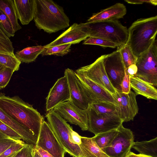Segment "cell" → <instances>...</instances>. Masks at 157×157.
Listing matches in <instances>:
<instances>
[{"label":"cell","mask_w":157,"mask_h":157,"mask_svg":"<svg viewBox=\"0 0 157 157\" xmlns=\"http://www.w3.org/2000/svg\"><path fill=\"white\" fill-rule=\"evenodd\" d=\"M0 108L14 121L38 138L44 118L32 105L18 96L10 97L1 93Z\"/></svg>","instance_id":"6da1fadb"},{"label":"cell","mask_w":157,"mask_h":157,"mask_svg":"<svg viewBox=\"0 0 157 157\" xmlns=\"http://www.w3.org/2000/svg\"><path fill=\"white\" fill-rule=\"evenodd\" d=\"M35 2L33 20L40 30L50 34L69 26L70 20L62 7L52 0H35Z\"/></svg>","instance_id":"7a4b0ae2"},{"label":"cell","mask_w":157,"mask_h":157,"mask_svg":"<svg viewBox=\"0 0 157 157\" xmlns=\"http://www.w3.org/2000/svg\"><path fill=\"white\" fill-rule=\"evenodd\" d=\"M127 43L134 55L138 58L148 50L157 33V16L138 19L128 29Z\"/></svg>","instance_id":"3957f363"},{"label":"cell","mask_w":157,"mask_h":157,"mask_svg":"<svg viewBox=\"0 0 157 157\" xmlns=\"http://www.w3.org/2000/svg\"><path fill=\"white\" fill-rule=\"evenodd\" d=\"M86 23L89 37H97L112 42L116 44L117 48L127 42L128 29L118 20H105Z\"/></svg>","instance_id":"277c9868"},{"label":"cell","mask_w":157,"mask_h":157,"mask_svg":"<svg viewBox=\"0 0 157 157\" xmlns=\"http://www.w3.org/2000/svg\"><path fill=\"white\" fill-rule=\"evenodd\" d=\"M46 117L49 127L66 152L73 157H85L79 146L71 142L73 129L67 121L53 110L48 112Z\"/></svg>","instance_id":"5b68a950"},{"label":"cell","mask_w":157,"mask_h":157,"mask_svg":"<svg viewBox=\"0 0 157 157\" xmlns=\"http://www.w3.org/2000/svg\"><path fill=\"white\" fill-rule=\"evenodd\" d=\"M157 40H155L149 48L137 58V70L135 76L157 86Z\"/></svg>","instance_id":"8992f818"},{"label":"cell","mask_w":157,"mask_h":157,"mask_svg":"<svg viewBox=\"0 0 157 157\" xmlns=\"http://www.w3.org/2000/svg\"><path fill=\"white\" fill-rule=\"evenodd\" d=\"M123 122L117 114L98 113L90 106L88 109V130L95 135L117 129Z\"/></svg>","instance_id":"52a82bcc"},{"label":"cell","mask_w":157,"mask_h":157,"mask_svg":"<svg viewBox=\"0 0 157 157\" xmlns=\"http://www.w3.org/2000/svg\"><path fill=\"white\" fill-rule=\"evenodd\" d=\"M104 68L111 83L116 91L121 92V85L125 68L119 49L112 53L103 55Z\"/></svg>","instance_id":"ba28073f"},{"label":"cell","mask_w":157,"mask_h":157,"mask_svg":"<svg viewBox=\"0 0 157 157\" xmlns=\"http://www.w3.org/2000/svg\"><path fill=\"white\" fill-rule=\"evenodd\" d=\"M117 130L118 133L109 146L102 150L109 157H127L134 142L133 133L122 124Z\"/></svg>","instance_id":"9c48e42d"},{"label":"cell","mask_w":157,"mask_h":157,"mask_svg":"<svg viewBox=\"0 0 157 157\" xmlns=\"http://www.w3.org/2000/svg\"><path fill=\"white\" fill-rule=\"evenodd\" d=\"M103 55L92 64L81 67L75 72H80L111 94H115V89L108 77L103 62Z\"/></svg>","instance_id":"30bf717a"},{"label":"cell","mask_w":157,"mask_h":157,"mask_svg":"<svg viewBox=\"0 0 157 157\" xmlns=\"http://www.w3.org/2000/svg\"><path fill=\"white\" fill-rule=\"evenodd\" d=\"M88 109H81L69 100L58 105L53 110L66 121L78 125L84 131L88 130Z\"/></svg>","instance_id":"8fae6325"},{"label":"cell","mask_w":157,"mask_h":157,"mask_svg":"<svg viewBox=\"0 0 157 157\" xmlns=\"http://www.w3.org/2000/svg\"><path fill=\"white\" fill-rule=\"evenodd\" d=\"M112 95L119 116L123 122L133 121L139 110L135 93L131 90L128 94L116 91Z\"/></svg>","instance_id":"7c38bea8"},{"label":"cell","mask_w":157,"mask_h":157,"mask_svg":"<svg viewBox=\"0 0 157 157\" xmlns=\"http://www.w3.org/2000/svg\"><path fill=\"white\" fill-rule=\"evenodd\" d=\"M53 157H64L66 151L59 142L48 123L44 121L36 146Z\"/></svg>","instance_id":"4fadbf2b"},{"label":"cell","mask_w":157,"mask_h":157,"mask_svg":"<svg viewBox=\"0 0 157 157\" xmlns=\"http://www.w3.org/2000/svg\"><path fill=\"white\" fill-rule=\"evenodd\" d=\"M69 88L70 99L79 108L87 109L91 102L84 90L75 71L67 68L64 71Z\"/></svg>","instance_id":"5bb4252c"},{"label":"cell","mask_w":157,"mask_h":157,"mask_svg":"<svg viewBox=\"0 0 157 157\" xmlns=\"http://www.w3.org/2000/svg\"><path fill=\"white\" fill-rule=\"evenodd\" d=\"M46 110L50 111L59 104L70 99L68 83L66 77L59 78L50 90L46 98Z\"/></svg>","instance_id":"9a60e30c"},{"label":"cell","mask_w":157,"mask_h":157,"mask_svg":"<svg viewBox=\"0 0 157 157\" xmlns=\"http://www.w3.org/2000/svg\"><path fill=\"white\" fill-rule=\"evenodd\" d=\"M88 37L86 23H75L55 40L44 47L47 48L66 44H78Z\"/></svg>","instance_id":"2e32d148"},{"label":"cell","mask_w":157,"mask_h":157,"mask_svg":"<svg viewBox=\"0 0 157 157\" xmlns=\"http://www.w3.org/2000/svg\"><path fill=\"white\" fill-rule=\"evenodd\" d=\"M75 72L81 82L85 93L91 103L108 102L115 104L114 98L112 94L82 73L76 72Z\"/></svg>","instance_id":"e0dca14e"},{"label":"cell","mask_w":157,"mask_h":157,"mask_svg":"<svg viewBox=\"0 0 157 157\" xmlns=\"http://www.w3.org/2000/svg\"><path fill=\"white\" fill-rule=\"evenodd\" d=\"M127 13V9L123 4L117 3L99 12L93 14L87 22L105 20H118L123 18Z\"/></svg>","instance_id":"ac0fdd59"},{"label":"cell","mask_w":157,"mask_h":157,"mask_svg":"<svg viewBox=\"0 0 157 157\" xmlns=\"http://www.w3.org/2000/svg\"><path fill=\"white\" fill-rule=\"evenodd\" d=\"M0 121L18 133L25 143L36 145L38 138L28 129L14 121L0 108Z\"/></svg>","instance_id":"d6986e66"},{"label":"cell","mask_w":157,"mask_h":157,"mask_svg":"<svg viewBox=\"0 0 157 157\" xmlns=\"http://www.w3.org/2000/svg\"><path fill=\"white\" fill-rule=\"evenodd\" d=\"M18 19L23 25H28L34 16L35 0H14Z\"/></svg>","instance_id":"ffe728a7"},{"label":"cell","mask_w":157,"mask_h":157,"mask_svg":"<svg viewBox=\"0 0 157 157\" xmlns=\"http://www.w3.org/2000/svg\"><path fill=\"white\" fill-rule=\"evenodd\" d=\"M130 77V86L136 95L149 99L157 100V90L154 86L135 76Z\"/></svg>","instance_id":"44dd1931"},{"label":"cell","mask_w":157,"mask_h":157,"mask_svg":"<svg viewBox=\"0 0 157 157\" xmlns=\"http://www.w3.org/2000/svg\"><path fill=\"white\" fill-rule=\"evenodd\" d=\"M79 146L85 157H109L97 145L93 137L81 136Z\"/></svg>","instance_id":"7402d4cb"},{"label":"cell","mask_w":157,"mask_h":157,"mask_svg":"<svg viewBox=\"0 0 157 157\" xmlns=\"http://www.w3.org/2000/svg\"><path fill=\"white\" fill-rule=\"evenodd\" d=\"M0 9L9 19L15 33L22 28L18 22L13 0H0Z\"/></svg>","instance_id":"603a6c76"},{"label":"cell","mask_w":157,"mask_h":157,"mask_svg":"<svg viewBox=\"0 0 157 157\" xmlns=\"http://www.w3.org/2000/svg\"><path fill=\"white\" fill-rule=\"evenodd\" d=\"M132 148L140 154L152 157H157V137L149 141L134 142Z\"/></svg>","instance_id":"cb8c5ba5"},{"label":"cell","mask_w":157,"mask_h":157,"mask_svg":"<svg viewBox=\"0 0 157 157\" xmlns=\"http://www.w3.org/2000/svg\"><path fill=\"white\" fill-rule=\"evenodd\" d=\"M45 48L41 45L28 47L16 52L15 55L21 62L29 63L34 61Z\"/></svg>","instance_id":"d4e9b609"},{"label":"cell","mask_w":157,"mask_h":157,"mask_svg":"<svg viewBox=\"0 0 157 157\" xmlns=\"http://www.w3.org/2000/svg\"><path fill=\"white\" fill-rule=\"evenodd\" d=\"M118 133L117 129L98 134L93 137L97 145L102 150L108 147Z\"/></svg>","instance_id":"484cf974"},{"label":"cell","mask_w":157,"mask_h":157,"mask_svg":"<svg viewBox=\"0 0 157 157\" xmlns=\"http://www.w3.org/2000/svg\"><path fill=\"white\" fill-rule=\"evenodd\" d=\"M90 106L97 113L114 114L119 116L117 108L114 103L108 102H99L92 103Z\"/></svg>","instance_id":"4316f807"},{"label":"cell","mask_w":157,"mask_h":157,"mask_svg":"<svg viewBox=\"0 0 157 157\" xmlns=\"http://www.w3.org/2000/svg\"><path fill=\"white\" fill-rule=\"evenodd\" d=\"M119 49L125 69L132 64H136L138 58L133 54L129 46L127 43L120 48Z\"/></svg>","instance_id":"83f0119b"},{"label":"cell","mask_w":157,"mask_h":157,"mask_svg":"<svg viewBox=\"0 0 157 157\" xmlns=\"http://www.w3.org/2000/svg\"><path fill=\"white\" fill-rule=\"evenodd\" d=\"M21 62L15 55L0 53V64L14 71H18Z\"/></svg>","instance_id":"f1b7e54d"},{"label":"cell","mask_w":157,"mask_h":157,"mask_svg":"<svg viewBox=\"0 0 157 157\" xmlns=\"http://www.w3.org/2000/svg\"><path fill=\"white\" fill-rule=\"evenodd\" d=\"M71 45L70 44H66L45 48L41 54L42 56L53 55L62 56L71 52Z\"/></svg>","instance_id":"f546056e"},{"label":"cell","mask_w":157,"mask_h":157,"mask_svg":"<svg viewBox=\"0 0 157 157\" xmlns=\"http://www.w3.org/2000/svg\"><path fill=\"white\" fill-rule=\"evenodd\" d=\"M0 25L4 32L9 38L14 36L15 32L10 20L0 9Z\"/></svg>","instance_id":"4dcf8cb0"},{"label":"cell","mask_w":157,"mask_h":157,"mask_svg":"<svg viewBox=\"0 0 157 157\" xmlns=\"http://www.w3.org/2000/svg\"><path fill=\"white\" fill-rule=\"evenodd\" d=\"M83 44L98 45L102 47L112 48H117L116 44L112 42L101 38L92 36H89L86 39L84 40Z\"/></svg>","instance_id":"1f68e13d"},{"label":"cell","mask_w":157,"mask_h":157,"mask_svg":"<svg viewBox=\"0 0 157 157\" xmlns=\"http://www.w3.org/2000/svg\"><path fill=\"white\" fill-rule=\"evenodd\" d=\"M14 72L13 70L0 64V90L8 85Z\"/></svg>","instance_id":"d6a6232c"},{"label":"cell","mask_w":157,"mask_h":157,"mask_svg":"<svg viewBox=\"0 0 157 157\" xmlns=\"http://www.w3.org/2000/svg\"><path fill=\"white\" fill-rule=\"evenodd\" d=\"M0 132L12 139L17 140H22L21 136L18 133L1 121Z\"/></svg>","instance_id":"836d02e7"},{"label":"cell","mask_w":157,"mask_h":157,"mask_svg":"<svg viewBox=\"0 0 157 157\" xmlns=\"http://www.w3.org/2000/svg\"><path fill=\"white\" fill-rule=\"evenodd\" d=\"M27 144L22 140H19L12 144L0 155V157H6L21 150Z\"/></svg>","instance_id":"e575fe53"},{"label":"cell","mask_w":157,"mask_h":157,"mask_svg":"<svg viewBox=\"0 0 157 157\" xmlns=\"http://www.w3.org/2000/svg\"><path fill=\"white\" fill-rule=\"evenodd\" d=\"M19 141L12 139L0 132V155L11 145Z\"/></svg>","instance_id":"d590c367"},{"label":"cell","mask_w":157,"mask_h":157,"mask_svg":"<svg viewBox=\"0 0 157 157\" xmlns=\"http://www.w3.org/2000/svg\"><path fill=\"white\" fill-rule=\"evenodd\" d=\"M0 43L2 44L11 52L13 53L14 48L12 43L3 31L0 25Z\"/></svg>","instance_id":"8d00e7d4"},{"label":"cell","mask_w":157,"mask_h":157,"mask_svg":"<svg viewBox=\"0 0 157 157\" xmlns=\"http://www.w3.org/2000/svg\"><path fill=\"white\" fill-rule=\"evenodd\" d=\"M34 146L26 144L21 150L17 151L14 157H33Z\"/></svg>","instance_id":"74e56055"},{"label":"cell","mask_w":157,"mask_h":157,"mask_svg":"<svg viewBox=\"0 0 157 157\" xmlns=\"http://www.w3.org/2000/svg\"><path fill=\"white\" fill-rule=\"evenodd\" d=\"M130 77L125 70V73L121 85V92L128 94L131 90L130 86Z\"/></svg>","instance_id":"f35d334b"},{"label":"cell","mask_w":157,"mask_h":157,"mask_svg":"<svg viewBox=\"0 0 157 157\" xmlns=\"http://www.w3.org/2000/svg\"><path fill=\"white\" fill-rule=\"evenodd\" d=\"M124 1L131 4H140L144 3H147L155 6L157 5V0H125Z\"/></svg>","instance_id":"ab89813d"},{"label":"cell","mask_w":157,"mask_h":157,"mask_svg":"<svg viewBox=\"0 0 157 157\" xmlns=\"http://www.w3.org/2000/svg\"><path fill=\"white\" fill-rule=\"evenodd\" d=\"M81 136L77 132L73 130L70 136L71 142L74 144L79 146L81 143Z\"/></svg>","instance_id":"60d3db41"},{"label":"cell","mask_w":157,"mask_h":157,"mask_svg":"<svg viewBox=\"0 0 157 157\" xmlns=\"http://www.w3.org/2000/svg\"><path fill=\"white\" fill-rule=\"evenodd\" d=\"M125 70L130 76H135L137 73V68L136 64H132L129 66Z\"/></svg>","instance_id":"b9f144b4"},{"label":"cell","mask_w":157,"mask_h":157,"mask_svg":"<svg viewBox=\"0 0 157 157\" xmlns=\"http://www.w3.org/2000/svg\"><path fill=\"white\" fill-rule=\"evenodd\" d=\"M34 147L42 157H53L51 155L40 147L36 146H34Z\"/></svg>","instance_id":"7bdbcfd3"},{"label":"cell","mask_w":157,"mask_h":157,"mask_svg":"<svg viewBox=\"0 0 157 157\" xmlns=\"http://www.w3.org/2000/svg\"><path fill=\"white\" fill-rule=\"evenodd\" d=\"M0 53L8 54H14L6 47L0 43Z\"/></svg>","instance_id":"ee69618b"},{"label":"cell","mask_w":157,"mask_h":157,"mask_svg":"<svg viewBox=\"0 0 157 157\" xmlns=\"http://www.w3.org/2000/svg\"><path fill=\"white\" fill-rule=\"evenodd\" d=\"M33 157H42L33 147Z\"/></svg>","instance_id":"f6af8a7d"},{"label":"cell","mask_w":157,"mask_h":157,"mask_svg":"<svg viewBox=\"0 0 157 157\" xmlns=\"http://www.w3.org/2000/svg\"><path fill=\"white\" fill-rule=\"evenodd\" d=\"M127 157H140L138 154H136L131 151L127 156Z\"/></svg>","instance_id":"bcb514c9"},{"label":"cell","mask_w":157,"mask_h":157,"mask_svg":"<svg viewBox=\"0 0 157 157\" xmlns=\"http://www.w3.org/2000/svg\"><path fill=\"white\" fill-rule=\"evenodd\" d=\"M15 152L13 153V154L10 155L6 157H14V156H15V155L16 154L17 152Z\"/></svg>","instance_id":"7dc6e473"},{"label":"cell","mask_w":157,"mask_h":157,"mask_svg":"<svg viewBox=\"0 0 157 157\" xmlns=\"http://www.w3.org/2000/svg\"><path fill=\"white\" fill-rule=\"evenodd\" d=\"M140 157H152L151 156H147V155H143L140 154H138Z\"/></svg>","instance_id":"c3c4849f"}]
</instances>
